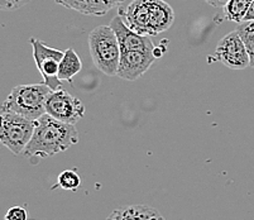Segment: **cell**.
I'll return each mask as SVG.
<instances>
[{
    "instance_id": "13",
    "label": "cell",
    "mask_w": 254,
    "mask_h": 220,
    "mask_svg": "<svg viewBox=\"0 0 254 220\" xmlns=\"http://www.w3.org/2000/svg\"><path fill=\"white\" fill-rule=\"evenodd\" d=\"M127 220H166L158 210L148 205L124 206Z\"/></svg>"
},
{
    "instance_id": "12",
    "label": "cell",
    "mask_w": 254,
    "mask_h": 220,
    "mask_svg": "<svg viewBox=\"0 0 254 220\" xmlns=\"http://www.w3.org/2000/svg\"><path fill=\"white\" fill-rule=\"evenodd\" d=\"M82 69V62L73 48H67L64 51V57L60 62L59 78L61 81H67L70 84L73 82V77Z\"/></svg>"
},
{
    "instance_id": "1",
    "label": "cell",
    "mask_w": 254,
    "mask_h": 220,
    "mask_svg": "<svg viewBox=\"0 0 254 220\" xmlns=\"http://www.w3.org/2000/svg\"><path fill=\"white\" fill-rule=\"evenodd\" d=\"M78 143V132L75 124L60 122L47 113L36 120L33 136L23 150V156L33 158H46L67 150Z\"/></svg>"
},
{
    "instance_id": "5",
    "label": "cell",
    "mask_w": 254,
    "mask_h": 220,
    "mask_svg": "<svg viewBox=\"0 0 254 220\" xmlns=\"http://www.w3.org/2000/svg\"><path fill=\"white\" fill-rule=\"evenodd\" d=\"M36 122L17 113L1 112L0 114V143L11 153L22 154L33 136Z\"/></svg>"
},
{
    "instance_id": "14",
    "label": "cell",
    "mask_w": 254,
    "mask_h": 220,
    "mask_svg": "<svg viewBox=\"0 0 254 220\" xmlns=\"http://www.w3.org/2000/svg\"><path fill=\"white\" fill-rule=\"evenodd\" d=\"M252 3H253V0H229L228 4L223 8L224 17L229 22L242 23Z\"/></svg>"
},
{
    "instance_id": "15",
    "label": "cell",
    "mask_w": 254,
    "mask_h": 220,
    "mask_svg": "<svg viewBox=\"0 0 254 220\" xmlns=\"http://www.w3.org/2000/svg\"><path fill=\"white\" fill-rule=\"evenodd\" d=\"M235 31L239 33L249 56V67L254 69V20H243L238 23Z\"/></svg>"
},
{
    "instance_id": "17",
    "label": "cell",
    "mask_w": 254,
    "mask_h": 220,
    "mask_svg": "<svg viewBox=\"0 0 254 220\" xmlns=\"http://www.w3.org/2000/svg\"><path fill=\"white\" fill-rule=\"evenodd\" d=\"M4 219L5 220H28V213H27V210H25L23 206L14 205V206H11L10 209L6 212Z\"/></svg>"
},
{
    "instance_id": "6",
    "label": "cell",
    "mask_w": 254,
    "mask_h": 220,
    "mask_svg": "<svg viewBox=\"0 0 254 220\" xmlns=\"http://www.w3.org/2000/svg\"><path fill=\"white\" fill-rule=\"evenodd\" d=\"M29 43L32 46L37 69L43 77V82L52 91L62 89V81L59 78V69L64 51L62 52L56 48L50 47L47 43L37 38H29Z\"/></svg>"
},
{
    "instance_id": "9",
    "label": "cell",
    "mask_w": 254,
    "mask_h": 220,
    "mask_svg": "<svg viewBox=\"0 0 254 220\" xmlns=\"http://www.w3.org/2000/svg\"><path fill=\"white\" fill-rule=\"evenodd\" d=\"M154 61L153 51H122L117 76L127 81H135L149 70Z\"/></svg>"
},
{
    "instance_id": "10",
    "label": "cell",
    "mask_w": 254,
    "mask_h": 220,
    "mask_svg": "<svg viewBox=\"0 0 254 220\" xmlns=\"http://www.w3.org/2000/svg\"><path fill=\"white\" fill-rule=\"evenodd\" d=\"M122 51H153L154 46L148 36L137 33L130 29L119 14L115 15L110 22Z\"/></svg>"
},
{
    "instance_id": "4",
    "label": "cell",
    "mask_w": 254,
    "mask_h": 220,
    "mask_svg": "<svg viewBox=\"0 0 254 220\" xmlns=\"http://www.w3.org/2000/svg\"><path fill=\"white\" fill-rule=\"evenodd\" d=\"M89 50L98 70L106 76H117L122 50L110 25H99L90 32Z\"/></svg>"
},
{
    "instance_id": "18",
    "label": "cell",
    "mask_w": 254,
    "mask_h": 220,
    "mask_svg": "<svg viewBox=\"0 0 254 220\" xmlns=\"http://www.w3.org/2000/svg\"><path fill=\"white\" fill-rule=\"evenodd\" d=\"M32 0H0V10L11 11L17 10L22 6L31 3Z\"/></svg>"
},
{
    "instance_id": "19",
    "label": "cell",
    "mask_w": 254,
    "mask_h": 220,
    "mask_svg": "<svg viewBox=\"0 0 254 220\" xmlns=\"http://www.w3.org/2000/svg\"><path fill=\"white\" fill-rule=\"evenodd\" d=\"M105 220H127L126 213H124V206L115 209Z\"/></svg>"
},
{
    "instance_id": "20",
    "label": "cell",
    "mask_w": 254,
    "mask_h": 220,
    "mask_svg": "<svg viewBox=\"0 0 254 220\" xmlns=\"http://www.w3.org/2000/svg\"><path fill=\"white\" fill-rule=\"evenodd\" d=\"M209 5L215 6V8H224L228 4L229 0H205Z\"/></svg>"
},
{
    "instance_id": "3",
    "label": "cell",
    "mask_w": 254,
    "mask_h": 220,
    "mask_svg": "<svg viewBox=\"0 0 254 220\" xmlns=\"http://www.w3.org/2000/svg\"><path fill=\"white\" fill-rule=\"evenodd\" d=\"M51 91L52 90L45 82L17 85L11 89L8 98L0 104V112L17 113L36 122L46 114L45 104Z\"/></svg>"
},
{
    "instance_id": "2",
    "label": "cell",
    "mask_w": 254,
    "mask_h": 220,
    "mask_svg": "<svg viewBox=\"0 0 254 220\" xmlns=\"http://www.w3.org/2000/svg\"><path fill=\"white\" fill-rule=\"evenodd\" d=\"M118 14L129 28L143 36H158L172 27L175 13L163 0H133L128 6H120Z\"/></svg>"
},
{
    "instance_id": "16",
    "label": "cell",
    "mask_w": 254,
    "mask_h": 220,
    "mask_svg": "<svg viewBox=\"0 0 254 220\" xmlns=\"http://www.w3.org/2000/svg\"><path fill=\"white\" fill-rule=\"evenodd\" d=\"M82 180L75 170H66L61 172L57 178V186L68 191H76L81 186Z\"/></svg>"
},
{
    "instance_id": "7",
    "label": "cell",
    "mask_w": 254,
    "mask_h": 220,
    "mask_svg": "<svg viewBox=\"0 0 254 220\" xmlns=\"http://www.w3.org/2000/svg\"><path fill=\"white\" fill-rule=\"evenodd\" d=\"M45 109L48 115L67 124H76L85 115L82 101L64 89L48 94Z\"/></svg>"
},
{
    "instance_id": "8",
    "label": "cell",
    "mask_w": 254,
    "mask_h": 220,
    "mask_svg": "<svg viewBox=\"0 0 254 220\" xmlns=\"http://www.w3.org/2000/svg\"><path fill=\"white\" fill-rule=\"evenodd\" d=\"M211 60L221 62L232 70H244L249 67L248 52L237 31L230 32L219 41Z\"/></svg>"
},
{
    "instance_id": "21",
    "label": "cell",
    "mask_w": 254,
    "mask_h": 220,
    "mask_svg": "<svg viewBox=\"0 0 254 220\" xmlns=\"http://www.w3.org/2000/svg\"><path fill=\"white\" fill-rule=\"evenodd\" d=\"M244 20H254V0H253V3L251 4V6H249L248 11H247Z\"/></svg>"
},
{
    "instance_id": "22",
    "label": "cell",
    "mask_w": 254,
    "mask_h": 220,
    "mask_svg": "<svg viewBox=\"0 0 254 220\" xmlns=\"http://www.w3.org/2000/svg\"><path fill=\"white\" fill-rule=\"evenodd\" d=\"M166 48H163V46H158V47L153 48V56L156 59H159V57H162V55L165 53Z\"/></svg>"
},
{
    "instance_id": "11",
    "label": "cell",
    "mask_w": 254,
    "mask_h": 220,
    "mask_svg": "<svg viewBox=\"0 0 254 220\" xmlns=\"http://www.w3.org/2000/svg\"><path fill=\"white\" fill-rule=\"evenodd\" d=\"M126 0H56V3L66 8L75 9L86 15H104L114 6L123 4Z\"/></svg>"
}]
</instances>
